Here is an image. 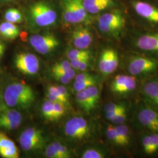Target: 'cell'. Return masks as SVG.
Wrapping results in <instances>:
<instances>
[{
    "mask_svg": "<svg viewBox=\"0 0 158 158\" xmlns=\"http://www.w3.org/2000/svg\"><path fill=\"white\" fill-rule=\"evenodd\" d=\"M4 98L6 104L10 107L27 109L34 102L35 96L29 85L15 82L6 87Z\"/></svg>",
    "mask_w": 158,
    "mask_h": 158,
    "instance_id": "obj_1",
    "label": "cell"
},
{
    "mask_svg": "<svg viewBox=\"0 0 158 158\" xmlns=\"http://www.w3.org/2000/svg\"><path fill=\"white\" fill-rule=\"evenodd\" d=\"M63 18L66 23H79L89 21L87 12L83 5V0H63Z\"/></svg>",
    "mask_w": 158,
    "mask_h": 158,
    "instance_id": "obj_2",
    "label": "cell"
},
{
    "mask_svg": "<svg viewBox=\"0 0 158 158\" xmlns=\"http://www.w3.org/2000/svg\"><path fill=\"white\" fill-rule=\"evenodd\" d=\"M30 14L34 23L40 27L51 26L57 19L55 11L49 5L42 2L31 6Z\"/></svg>",
    "mask_w": 158,
    "mask_h": 158,
    "instance_id": "obj_3",
    "label": "cell"
},
{
    "mask_svg": "<svg viewBox=\"0 0 158 158\" xmlns=\"http://www.w3.org/2000/svg\"><path fill=\"white\" fill-rule=\"evenodd\" d=\"M158 69V60L147 57H134L128 64V70L133 76L153 73Z\"/></svg>",
    "mask_w": 158,
    "mask_h": 158,
    "instance_id": "obj_4",
    "label": "cell"
},
{
    "mask_svg": "<svg viewBox=\"0 0 158 158\" xmlns=\"http://www.w3.org/2000/svg\"><path fill=\"white\" fill-rule=\"evenodd\" d=\"M125 19L121 12L113 11L106 13L98 18V27L102 32L117 34L124 27Z\"/></svg>",
    "mask_w": 158,
    "mask_h": 158,
    "instance_id": "obj_5",
    "label": "cell"
},
{
    "mask_svg": "<svg viewBox=\"0 0 158 158\" xmlns=\"http://www.w3.org/2000/svg\"><path fill=\"white\" fill-rule=\"evenodd\" d=\"M19 141L24 151H32L42 147L44 136L40 130L29 127L23 131L19 138Z\"/></svg>",
    "mask_w": 158,
    "mask_h": 158,
    "instance_id": "obj_6",
    "label": "cell"
},
{
    "mask_svg": "<svg viewBox=\"0 0 158 158\" xmlns=\"http://www.w3.org/2000/svg\"><path fill=\"white\" fill-rule=\"evenodd\" d=\"M31 45L42 55H46L54 51L59 45L56 38L52 34L34 35L29 38Z\"/></svg>",
    "mask_w": 158,
    "mask_h": 158,
    "instance_id": "obj_7",
    "label": "cell"
},
{
    "mask_svg": "<svg viewBox=\"0 0 158 158\" xmlns=\"http://www.w3.org/2000/svg\"><path fill=\"white\" fill-rule=\"evenodd\" d=\"M15 65L17 69L26 75H35L40 69L38 57L29 53H20L15 58Z\"/></svg>",
    "mask_w": 158,
    "mask_h": 158,
    "instance_id": "obj_8",
    "label": "cell"
},
{
    "mask_svg": "<svg viewBox=\"0 0 158 158\" xmlns=\"http://www.w3.org/2000/svg\"><path fill=\"white\" fill-rule=\"evenodd\" d=\"M64 132L66 135L72 139L80 140L89 134V126L83 117H73L66 123Z\"/></svg>",
    "mask_w": 158,
    "mask_h": 158,
    "instance_id": "obj_9",
    "label": "cell"
},
{
    "mask_svg": "<svg viewBox=\"0 0 158 158\" xmlns=\"http://www.w3.org/2000/svg\"><path fill=\"white\" fill-rule=\"evenodd\" d=\"M118 64V56L115 50L110 48L102 52L98 62V68L102 73H113L117 70Z\"/></svg>",
    "mask_w": 158,
    "mask_h": 158,
    "instance_id": "obj_10",
    "label": "cell"
},
{
    "mask_svg": "<svg viewBox=\"0 0 158 158\" xmlns=\"http://www.w3.org/2000/svg\"><path fill=\"white\" fill-rule=\"evenodd\" d=\"M140 124L153 133H158V112L152 107H143L138 113Z\"/></svg>",
    "mask_w": 158,
    "mask_h": 158,
    "instance_id": "obj_11",
    "label": "cell"
},
{
    "mask_svg": "<svg viewBox=\"0 0 158 158\" xmlns=\"http://www.w3.org/2000/svg\"><path fill=\"white\" fill-rule=\"evenodd\" d=\"M136 80L133 76L119 74L112 81L111 89L114 93L125 94L130 93L135 89Z\"/></svg>",
    "mask_w": 158,
    "mask_h": 158,
    "instance_id": "obj_12",
    "label": "cell"
},
{
    "mask_svg": "<svg viewBox=\"0 0 158 158\" xmlns=\"http://www.w3.org/2000/svg\"><path fill=\"white\" fill-rule=\"evenodd\" d=\"M23 117L15 110H6L0 114V128L5 130L17 129L21 124Z\"/></svg>",
    "mask_w": 158,
    "mask_h": 158,
    "instance_id": "obj_13",
    "label": "cell"
},
{
    "mask_svg": "<svg viewBox=\"0 0 158 158\" xmlns=\"http://www.w3.org/2000/svg\"><path fill=\"white\" fill-rule=\"evenodd\" d=\"M72 40L76 49H87L91 45L93 38L88 29L80 27L75 29L73 31Z\"/></svg>",
    "mask_w": 158,
    "mask_h": 158,
    "instance_id": "obj_14",
    "label": "cell"
},
{
    "mask_svg": "<svg viewBox=\"0 0 158 158\" xmlns=\"http://www.w3.org/2000/svg\"><path fill=\"white\" fill-rule=\"evenodd\" d=\"M132 6L136 12L147 21L158 23V8L145 2L135 1Z\"/></svg>",
    "mask_w": 158,
    "mask_h": 158,
    "instance_id": "obj_15",
    "label": "cell"
},
{
    "mask_svg": "<svg viewBox=\"0 0 158 158\" xmlns=\"http://www.w3.org/2000/svg\"><path fill=\"white\" fill-rule=\"evenodd\" d=\"M0 155L4 158H18L19 152L14 142L0 131Z\"/></svg>",
    "mask_w": 158,
    "mask_h": 158,
    "instance_id": "obj_16",
    "label": "cell"
},
{
    "mask_svg": "<svg viewBox=\"0 0 158 158\" xmlns=\"http://www.w3.org/2000/svg\"><path fill=\"white\" fill-rule=\"evenodd\" d=\"M142 92L152 107L158 110V78L152 79L143 85Z\"/></svg>",
    "mask_w": 158,
    "mask_h": 158,
    "instance_id": "obj_17",
    "label": "cell"
},
{
    "mask_svg": "<svg viewBox=\"0 0 158 158\" xmlns=\"http://www.w3.org/2000/svg\"><path fill=\"white\" fill-rule=\"evenodd\" d=\"M136 46L142 51L158 53V34L142 35L137 40Z\"/></svg>",
    "mask_w": 158,
    "mask_h": 158,
    "instance_id": "obj_18",
    "label": "cell"
},
{
    "mask_svg": "<svg viewBox=\"0 0 158 158\" xmlns=\"http://www.w3.org/2000/svg\"><path fill=\"white\" fill-rule=\"evenodd\" d=\"M83 5L88 13L97 14L113 5V0H83Z\"/></svg>",
    "mask_w": 158,
    "mask_h": 158,
    "instance_id": "obj_19",
    "label": "cell"
},
{
    "mask_svg": "<svg viewBox=\"0 0 158 158\" xmlns=\"http://www.w3.org/2000/svg\"><path fill=\"white\" fill-rule=\"evenodd\" d=\"M19 34V29L15 23L6 21L0 24V35L8 40H14Z\"/></svg>",
    "mask_w": 158,
    "mask_h": 158,
    "instance_id": "obj_20",
    "label": "cell"
},
{
    "mask_svg": "<svg viewBox=\"0 0 158 158\" xmlns=\"http://www.w3.org/2000/svg\"><path fill=\"white\" fill-rule=\"evenodd\" d=\"M142 147L145 152L152 155L158 150V133H153L143 137L142 139Z\"/></svg>",
    "mask_w": 158,
    "mask_h": 158,
    "instance_id": "obj_21",
    "label": "cell"
},
{
    "mask_svg": "<svg viewBox=\"0 0 158 158\" xmlns=\"http://www.w3.org/2000/svg\"><path fill=\"white\" fill-rule=\"evenodd\" d=\"M76 101L85 113H90L94 109L84 90L77 92Z\"/></svg>",
    "mask_w": 158,
    "mask_h": 158,
    "instance_id": "obj_22",
    "label": "cell"
},
{
    "mask_svg": "<svg viewBox=\"0 0 158 158\" xmlns=\"http://www.w3.org/2000/svg\"><path fill=\"white\" fill-rule=\"evenodd\" d=\"M84 90L90 102L91 106L94 109L98 103L100 99V92L98 88L96 87V85H93L85 89Z\"/></svg>",
    "mask_w": 158,
    "mask_h": 158,
    "instance_id": "obj_23",
    "label": "cell"
},
{
    "mask_svg": "<svg viewBox=\"0 0 158 158\" xmlns=\"http://www.w3.org/2000/svg\"><path fill=\"white\" fill-rule=\"evenodd\" d=\"M118 134L121 146H125L129 143L130 142V131L128 127L124 125H118L115 127Z\"/></svg>",
    "mask_w": 158,
    "mask_h": 158,
    "instance_id": "obj_24",
    "label": "cell"
},
{
    "mask_svg": "<svg viewBox=\"0 0 158 158\" xmlns=\"http://www.w3.org/2000/svg\"><path fill=\"white\" fill-rule=\"evenodd\" d=\"M6 21L13 23H18L23 21V15L21 12L15 8H11L5 14Z\"/></svg>",
    "mask_w": 158,
    "mask_h": 158,
    "instance_id": "obj_25",
    "label": "cell"
},
{
    "mask_svg": "<svg viewBox=\"0 0 158 158\" xmlns=\"http://www.w3.org/2000/svg\"><path fill=\"white\" fill-rule=\"evenodd\" d=\"M54 103L49 100L46 101L42 105V112L45 118L49 120H54Z\"/></svg>",
    "mask_w": 158,
    "mask_h": 158,
    "instance_id": "obj_26",
    "label": "cell"
},
{
    "mask_svg": "<svg viewBox=\"0 0 158 158\" xmlns=\"http://www.w3.org/2000/svg\"><path fill=\"white\" fill-rule=\"evenodd\" d=\"M67 57L70 60L81 57H90V52L87 49H74L68 52Z\"/></svg>",
    "mask_w": 158,
    "mask_h": 158,
    "instance_id": "obj_27",
    "label": "cell"
},
{
    "mask_svg": "<svg viewBox=\"0 0 158 158\" xmlns=\"http://www.w3.org/2000/svg\"><path fill=\"white\" fill-rule=\"evenodd\" d=\"M96 85V79L94 78V79L85 80V81H75L74 84V88L75 90L78 92L80 91L85 90L91 85Z\"/></svg>",
    "mask_w": 158,
    "mask_h": 158,
    "instance_id": "obj_28",
    "label": "cell"
},
{
    "mask_svg": "<svg viewBox=\"0 0 158 158\" xmlns=\"http://www.w3.org/2000/svg\"><path fill=\"white\" fill-rule=\"evenodd\" d=\"M106 132H107L108 138L111 141L113 142L114 143H115L116 145L121 146L120 141L119 139L118 136V134H117L115 127H114L112 125L108 126Z\"/></svg>",
    "mask_w": 158,
    "mask_h": 158,
    "instance_id": "obj_29",
    "label": "cell"
},
{
    "mask_svg": "<svg viewBox=\"0 0 158 158\" xmlns=\"http://www.w3.org/2000/svg\"><path fill=\"white\" fill-rule=\"evenodd\" d=\"M81 157L83 158H102L105 155L102 151L96 149H89L83 153Z\"/></svg>",
    "mask_w": 158,
    "mask_h": 158,
    "instance_id": "obj_30",
    "label": "cell"
},
{
    "mask_svg": "<svg viewBox=\"0 0 158 158\" xmlns=\"http://www.w3.org/2000/svg\"><path fill=\"white\" fill-rule=\"evenodd\" d=\"M54 120H58L65 113V106L58 103H54Z\"/></svg>",
    "mask_w": 158,
    "mask_h": 158,
    "instance_id": "obj_31",
    "label": "cell"
},
{
    "mask_svg": "<svg viewBox=\"0 0 158 158\" xmlns=\"http://www.w3.org/2000/svg\"><path fill=\"white\" fill-rule=\"evenodd\" d=\"M70 69H72L70 63L68 60H63L54 64L52 70H67Z\"/></svg>",
    "mask_w": 158,
    "mask_h": 158,
    "instance_id": "obj_32",
    "label": "cell"
},
{
    "mask_svg": "<svg viewBox=\"0 0 158 158\" xmlns=\"http://www.w3.org/2000/svg\"><path fill=\"white\" fill-rule=\"evenodd\" d=\"M127 118L126 109L119 113L114 118L111 120V122L115 124H123Z\"/></svg>",
    "mask_w": 158,
    "mask_h": 158,
    "instance_id": "obj_33",
    "label": "cell"
},
{
    "mask_svg": "<svg viewBox=\"0 0 158 158\" xmlns=\"http://www.w3.org/2000/svg\"><path fill=\"white\" fill-rule=\"evenodd\" d=\"M48 92L52 94L53 96H56L59 99H60V100H62L64 104L66 105V106H68L69 105V102L66 101L62 96L60 94V93H59V91L57 89L56 86H49L48 89Z\"/></svg>",
    "mask_w": 158,
    "mask_h": 158,
    "instance_id": "obj_34",
    "label": "cell"
},
{
    "mask_svg": "<svg viewBox=\"0 0 158 158\" xmlns=\"http://www.w3.org/2000/svg\"><path fill=\"white\" fill-rule=\"evenodd\" d=\"M45 155L47 158H59L56 149L52 143L49 144L45 150Z\"/></svg>",
    "mask_w": 158,
    "mask_h": 158,
    "instance_id": "obj_35",
    "label": "cell"
},
{
    "mask_svg": "<svg viewBox=\"0 0 158 158\" xmlns=\"http://www.w3.org/2000/svg\"><path fill=\"white\" fill-rule=\"evenodd\" d=\"M52 76L53 77V78L56 79L57 81H60V83H62V84L64 85H67L68 83H70V80L67 78L66 77L64 76L62 74L59 73H52Z\"/></svg>",
    "mask_w": 158,
    "mask_h": 158,
    "instance_id": "obj_36",
    "label": "cell"
},
{
    "mask_svg": "<svg viewBox=\"0 0 158 158\" xmlns=\"http://www.w3.org/2000/svg\"><path fill=\"white\" fill-rule=\"evenodd\" d=\"M123 105L119 104L115 102H110L106 104L104 107V111L105 113H108L110 111H113L115 110H117L120 107H121Z\"/></svg>",
    "mask_w": 158,
    "mask_h": 158,
    "instance_id": "obj_37",
    "label": "cell"
},
{
    "mask_svg": "<svg viewBox=\"0 0 158 158\" xmlns=\"http://www.w3.org/2000/svg\"><path fill=\"white\" fill-rule=\"evenodd\" d=\"M74 78H75L76 81H85L89 79H94V77L93 75L88 73H81L75 76Z\"/></svg>",
    "mask_w": 158,
    "mask_h": 158,
    "instance_id": "obj_38",
    "label": "cell"
},
{
    "mask_svg": "<svg viewBox=\"0 0 158 158\" xmlns=\"http://www.w3.org/2000/svg\"><path fill=\"white\" fill-rule=\"evenodd\" d=\"M126 108L125 107V106H123L119 108L117 110H115L113 111H110V112H108V113H106V118L109 119V120H111L112 119L114 118L119 113H120L121 111H123L125 110Z\"/></svg>",
    "mask_w": 158,
    "mask_h": 158,
    "instance_id": "obj_39",
    "label": "cell"
},
{
    "mask_svg": "<svg viewBox=\"0 0 158 158\" xmlns=\"http://www.w3.org/2000/svg\"><path fill=\"white\" fill-rule=\"evenodd\" d=\"M57 89L59 91V93H60V94L66 100L69 102V95L68 93V90L66 89V87H64L63 85H57Z\"/></svg>",
    "mask_w": 158,
    "mask_h": 158,
    "instance_id": "obj_40",
    "label": "cell"
},
{
    "mask_svg": "<svg viewBox=\"0 0 158 158\" xmlns=\"http://www.w3.org/2000/svg\"><path fill=\"white\" fill-rule=\"evenodd\" d=\"M46 97H47L48 100L49 101L52 102H53V103H58V104H62L63 106H64L65 107H66V105L64 104V103L62 100H60V99H59L56 96L52 95V94L48 93V92L47 94H46Z\"/></svg>",
    "mask_w": 158,
    "mask_h": 158,
    "instance_id": "obj_41",
    "label": "cell"
},
{
    "mask_svg": "<svg viewBox=\"0 0 158 158\" xmlns=\"http://www.w3.org/2000/svg\"><path fill=\"white\" fill-rule=\"evenodd\" d=\"M60 152L62 158H68L70 157V152L68 148L65 145H60Z\"/></svg>",
    "mask_w": 158,
    "mask_h": 158,
    "instance_id": "obj_42",
    "label": "cell"
},
{
    "mask_svg": "<svg viewBox=\"0 0 158 158\" xmlns=\"http://www.w3.org/2000/svg\"><path fill=\"white\" fill-rule=\"evenodd\" d=\"M89 60L90 59H87L81 61L79 64L77 70L81 71H85L86 69H87V68L89 66Z\"/></svg>",
    "mask_w": 158,
    "mask_h": 158,
    "instance_id": "obj_43",
    "label": "cell"
},
{
    "mask_svg": "<svg viewBox=\"0 0 158 158\" xmlns=\"http://www.w3.org/2000/svg\"><path fill=\"white\" fill-rule=\"evenodd\" d=\"M4 51H5V46L2 43L0 42V59L1 58V57L2 56L4 53Z\"/></svg>",
    "mask_w": 158,
    "mask_h": 158,
    "instance_id": "obj_44",
    "label": "cell"
}]
</instances>
